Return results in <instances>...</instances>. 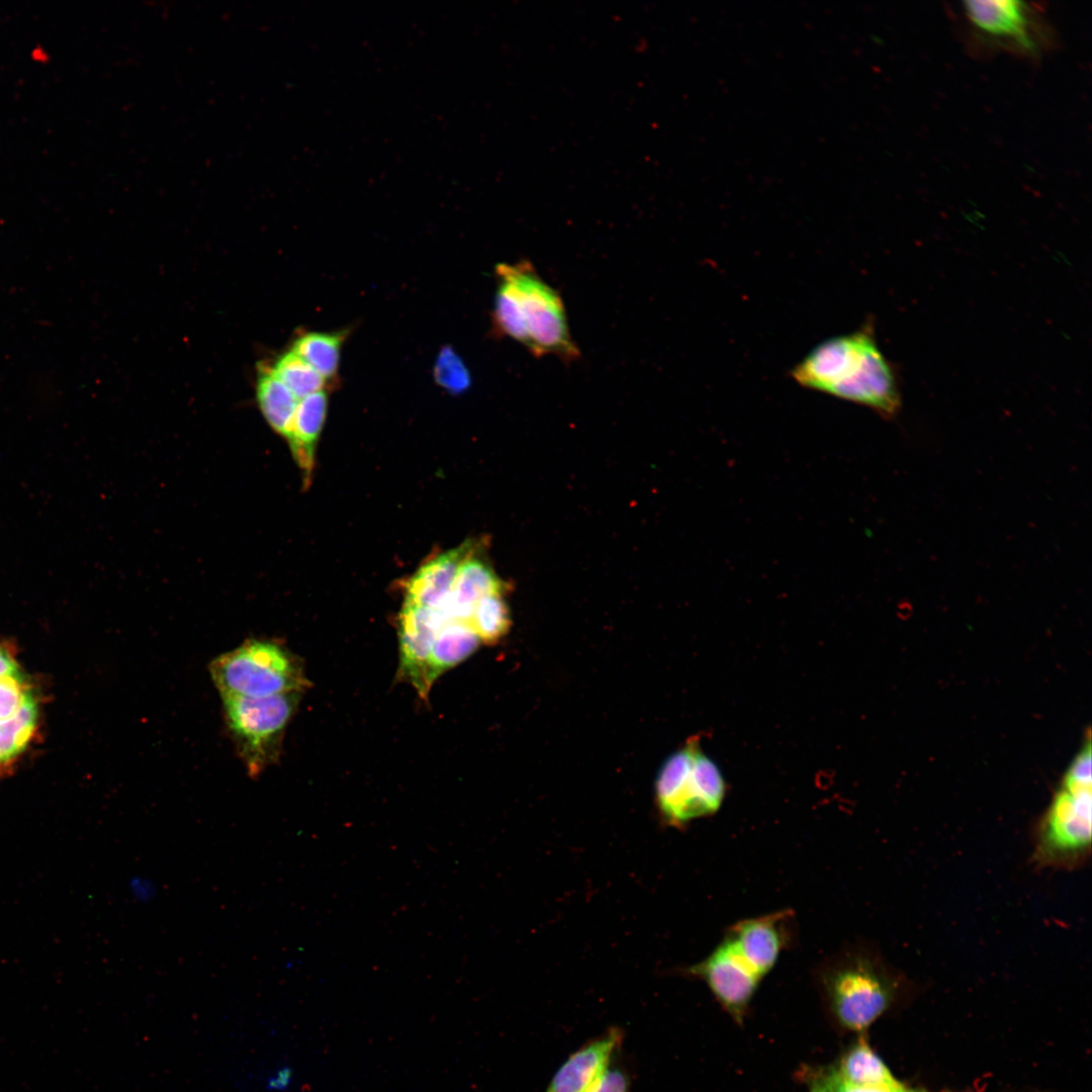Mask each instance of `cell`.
I'll return each instance as SVG.
<instances>
[{
  "instance_id": "6da1fadb",
  "label": "cell",
  "mask_w": 1092,
  "mask_h": 1092,
  "mask_svg": "<svg viewBox=\"0 0 1092 1092\" xmlns=\"http://www.w3.org/2000/svg\"><path fill=\"white\" fill-rule=\"evenodd\" d=\"M792 376L804 387L869 406L883 417L895 416L901 406L895 373L868 327L820 343Z\"/></svg>"
},
{
  "instance_id": "7a4b0ae2",
  "label": "cell",
  "mask_w": 1092,
  "mask_h": 1092,
  "mask_svg": "<svg viewBox=\"0 0 1092 1092\" xmlns=\"http://www.w3.org/2000/svg\"><path fill=\"white\" fill-rule=\"evenodd\" d=\"M816 973L831 1012L853 1030L868 1027L887 1010L897 987L881 954L859 942L824 958Z\"/></svg>"
},
{
  "instance_id": "3957f363",
  "label": "cell",
  "mask_w": 1092,
  "mask_h": 1092,
  "mask_svg": "<svg viewBox=\"0 0 1092 1092\" xmlns=\"http://www.w3.org/2000/svg\"><path fill=\"white\" fill-rule=\"evenodd\" d=\"M495 272L514 296L518 343L536 357L553 355L566 363L576 360L580 352L570 335L559 293L539 276L529 261L502 263Z\"/></svg>"
},
{
  "instance_id": "277c9868",
  "label": "cell",
  "mask_w": 1092,
  "mask_h": 1092,
  "mask_svg": "<svg viewBox=\"0 0 1092 1092\" xmlns=\"http://www.w3.org/2000/svg\"><path fill=\"white\" fill-rule=\"evenodd\" d=\"M655 795L663 819L680 827L714 815L725 799L726 783L718 765L702 750L699 739L692 737L663 762Z\"/></svg>"
},
{
  "instance_id": "5b68a950",
  "label": "cell",
  "mask_w": 1092,
  "mask_h": 1092,
  "mask_svg": "<svg viewBox=\"0 0 1092 1092\" xmlns=\"http://www.w3.org/2000/svg\"><path fill=\"white\" fill-rule=\"evenodd\" d=\"M220 697H269L300 692L305 679L298 662L283 646L250 638L219 654L209 664Z\"/></svg>"
},
{
  "instance_id": "8992f818",
  "label": "cell",
  "mask_w": 1092,
  "mask_h": 1092,
  "mask_svg": "<svg viewBox=\"0 0 1092 1092\" xmlns=\"http://www.w3.org/2000/svg\"><path fill=\"white\" fill-rule=\"evenodd\" d=\"M300 692L269 697H221L225 728L251 778L279 755L283 731L296 710Z\"/></svg>"
},
{
  "instance_id": "52a82bcc",
  "label": "cell",
  "mask_w": 1092,
  "mask_h": 1092,
  "mask_svg": "<svg viewBox=\"0 0 1092 1092\" xmlns=\"http://www.w3.org/2000/svg\"><path fill=\"white\" fill-rule=\"evenodd\" d=\"M1091 788L1064 786L1055 796L1035 836L1037 866L1075 869L1091 852Z\"/></svg>"
},
{
  "instance_id": "ba28073f",
  "label": "cell",
  "mask_w": 1092,
  "mask_h": 1092,
  "mask_svg": "<svg viewBox=\"0 0 1092 1092\" xmlns=\"http://www.w3.org/2000/svg\"><path fill=\"white\" fill-rule=\"evenodd\" d=\"M38 705L30 680L0 646V769L13 763L37 727Z\"/></svg>"
},
{
  "instance_id": "9c48e42d",
  "label": "cell",
  "mask_w": 1092,
  "mask_h": 1092,
  "mask_svg": "<svg viewBox=\"0 0 1092 1092\" xmlns=\"http://www.w3.org/2000/svg\"><path fill=\"white\" fill-rule=\"evenodd\" d=\"M723 937L761 978L791 948L797 938L796 915L782 909L765 915L745 918L728 927Z\"/></svg>"
},
{
  "instance_id": "30bf717a",
  "label": "cell",
  "mask_w": 1092,
  "mask_h": 1092,
  "mask_svg": "<svg viewBox=\"0 0 1092 1092\" xmlns=\"http://www.w3.org/2000/svg\"><path fill=\"white\" fill-rule=\"evenodd\" d=\"M687 973L701 979L736 1019L742 1018L762 979L724 937L710 954L687 969Z\"/></svg>"
},
{
  "instance_id": "8fae6325",
  "label": "cell",
  "mask_w": 1092,
  "mask_h": 1092,
  "mask_svg": "<svg viewBox=\"0 0 1092 1092\" xmlns=\"http://www.w3.org/2000/svg\"><path fill=\"white\" fill-rule=\"evenodd\" d=\"M400 665L422 697L428 695L426 666L436 637L447 622L442 610L404 603L399 614Z\"/></svg>"
},
{
  "instance_id": "7c38bea8",
  "label": "cell",
  "mask_w": 1092,
  "mask_h": 1092,
  "mask_svg": "<svg viewBox=\"0 0 1092 1092\" xmlns=\"http://www.w3.org/2000/svg\"><path fill=\"white\" fill-rule=\"evenodd\" d=\"M623 1038L613 1027L571 1054L554 1074L546 1092H585L615 1059Z\"/></svg>"
},
{
  "instance_id": "4fadbf2b",
  "label": "cell",
  "mask_w": 1092,
  "mask_h": 1092,
  "mask_svg": "<svg viewBox=\"0 0 1092 1092\" xmlns=\"http://www.w3.org/2000/svg\"><path fill=\"white\" fill-rule=\"evenodd\" d=\"M474 550L472 542H465L421 566L406 583L404 603L433 610L443 609L461 564Z\"/></svg>"
},
{
  "instance_id": "5bb4252c",
  "label": "cell",
  "mask_w": 1092,
  "mask_h": 1092,
  "mask_svg": "<svg viewBox=\"0 0 1092 1092\" xmlns=\"http://www.w3.org/2000/svg\"><path fill=\"white\" fill-rule=\"evenodd\" d=\"M964 6L967 16L980 30L1012 39L1028 52L1036 49L1025 3L1009 0L966 1Z\"/></svg>"
},
{
  "instance_id": "9a60e30c",
  "label": "cell",
  "mask_w": 1092,
  "mask_h": 1092,
  "mask_svg": "<svg viewBox=\"0 0 1092 1092\" xmlns=\"http://www.w3.org/2000/svg\"><path fill=\"white\" fill-rule=\"evenodd\" d=\"M474 551L461 564L448 603L442 609L447 621L469 623L472 611L481 598L509 588L508 583L496 575L483 558L475 556Z\"/></svg>"
},
{
  "instance_id": "2e32d148",
  "label": "cell",
  "mask_w": 1092,
  "mask_h": 1092,
  "mask_svg": "<svg viewBox=\"0 0 1092 1092\" xmlns=\"http://www.w3.org/2000/svg\"><path fill=\"white\" fill-rule=\"evenodd\" d=\"M328 407L324 390L298 399L290 433L286 439L292 457L308 484L314 467V452Z\"/></svg>"
},
{
  "instance_id": "e0dca14e",
  "label": "cell",
  "mask_w": 1092,
  "mask_h": 1092,
  "mask_svg": "<svg viewBox=\"0 0 1092 1092\" xmlns=\"http://www.w3.org/2000/svg\"><path fill=\"white\" fill-rule=\"evenodd\" d=\"M480 640L469 623L446 622L440 629L429 656L425 682L429 692L434 680L445 670L472 654Z\"/></svg>"
},
{
  "instance_id": "ac0fdd59",
  "label": "cell",
  "mask_w": 1092,
  "mask_h": 1092,
  "mask_svg": "<svg viewBox=\"0 0 1092 1092\" xmlns=\"http://www.w3.org/2000/svg\"><path fill=\"white\" fill-rule=\"evenodd\" d=\"M259 408L268 425L287 439L292 426L298 399L273 373L270 367H261L257 382Z\"/></svg>"
},
{
  "instance_id": "d6986e66",
  "label": "cell",
  "mask_w": 1092,
  "mask_h": 1092,
  "mask_svg": "<svg viewBox=\"0 0 1092 1092\" xmlns=\"http://www.w3.org/2000/svg\"><path fill=\"white\" fill-rule=\"evenodd\" d=\"M835 1072L842 1081L852 1085H898L885 1064L864 1041H859L850 1049Z\"/></svg>"
},
{
  "instance_id": "ffe728a7",
  "label": "cell",
  "mask_w": 1092,
  "mask_h": 1092,
  "mask_svg": "<svg viewBox=\"0 0 1092 1092\" xmlns=\"http://www.w3.org/2000/svg\"><path fill=\"white\" fill-rule=\"evenodd\" d=\"M342 333H307L295 340L292 350L325 380L333 378L339 367Z\"/></svg>"
},
{
  "instance_id": "44dd1931",
  "label": "cell",
  "mask_w": 1092,
  "mask_h": 1092,
  "mask_svg": "<svg viewBox=\"0 0 1092 1092\" xmlns=\"http://www.w3.org/2000/svg\"><path fill=\"white\" fill-rule=\"evenodd\" d=\"M504 593L494 592L484 596L472 611L469 624L484 643H496L510 630L511 615Z\"/></svg>"
},
{
  "instance_id": "7402d4cb",
  "label": "cell",
  "mask_w": 1092,
  "mask_h": 1092,
  "mask_svg": "<svg viewBox=\"0 0 1092 1092\" xmlns=\"http://www.w3.org/2000/svg\"><path fill=\"white\" fill-rule=\"evenodd\" d=\"M297 399L323 390L326 380L293 350L282 354L271 368Z\"/></svg>"
},
{
  "instance_id": "603a6c76",
  "label": "cell",
  "mask_w": 1092,
  "mask_h": 1092,
  "mask_svg": "<svg viewBox=\"0 0 1092 1092\" xmlns=\"http://www.w3.org/2000/svg\"><path fill=\"white\" fill-rule=\"evenodd\" d=\"M434 376L437 383L451 393H460L470 386V373L461 358L449 347L438 355Z\"/></svg>"
},
{
  "instance_id": "cb8c5ba5",
  "label": "cell",
  "mask_w": 1092,
  "mask_h": 1092,
  "mask_svg": "<svg viewBox=\"0 0 1092 1092\" xmlns=\"http://www.w3.org/2000/svg\"><path fill=\"white\" fill-rule=\"evenodd\" d=\"M614 1060L585 1092H630L629 1076L623 1068L615 1064Z\"/></svg>"
},
{
  "instance_id": "d4e9b609",
  "label": "cell",
  "mask_w": 1092,
  "mask_h": 1092,
  "mask_svg": "<svg viewBox=\"0 0 1092 1092\" xmlns=\"http://www.w3.org/2000/svg\"><path fill=\"white\" fill-rule=\"evenodd\" d=\"M1091 748L1088 742L1069 768L1065 783L1091 787Z\"/></svg>"
},
{
  "instance_id": "484cf974",
  "label": "cell",
  "mask_w": 1092,
  "mask_h": 1092,
  "mask_svg": "<svg viewBox=\"0 0 1092 1092\" xmlns=\"http://www.w3.org/2000/svg\"><path fill=\"white\" fill-rule=\"evenodd\" d=\"M293 1080V1068L288 1064H281L267 1076L264 1087L268 1092H286L292 1086Z\"/></svg>"
},
{
  "instance_id": "4316f807",
  "label": "cell",
  "mask_w": 1092,
  "mask_h": 1092,
  "mask_svg": "<svg viewBox=\"0 0 1092 1092\" xmlns=\"http://www.w3.org/2000/svg\"><path fill=\"white\" fill-rule=\"evenodd\" d=\"M831 1092H899L902 1088L895 1086H858L842 1081L835 1071L826 1076Z\"/></svg>"
},
{
  "instance_id": "83f0119b",
  "label": "cell",
  "mask_w": 1092,
  "mask_h": 1092,
  "mask_svg": "<svg viewBox=\"0 0 1092 1092\" xmlns=\"http://www.w3.org/2000/svg\"><path fill=\"white\" fill-rule=\"evenodd\" d=\"M130 891L136 900L147 901L154 896L153 884L141 878L130 882Z\"/></svg>"
},
{
  "instance_id": "f1b7e54d",
  "label": "cell",
  "mask_w": 1092,
  "mask_h": 1092,
  "mask_svg": "<svg viewBox=\"0 0 1092 1092\" xmlns=\"http://www.w3.org/2000/svg\"><path fill=\"white\" fill-rule=\"evenodd\" d=\"M811 1092H831L827 1078L825 1077L824 1079L817 1081L811 1089Z\"/></svg>"
},
{
  "instance_id": "f546056e",
  "label": "cell",
  "mask_w": 1092,
  "mask_h": 1092,
  "mask_svg": "<svg viewBox=\"0 0 1092 1092\" xmlns=\"http://www.w3.org/2000/svg\"><path fill=\"white\" fill-rule=\"evenodd\" d=\"M899 1092H911V1091H906V1090H904L903 1088H901V1089L899 1090Z\"/></svg>"
}]
</instances>
